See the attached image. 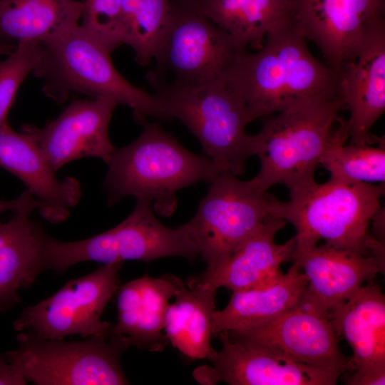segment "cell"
Segmentation results:
<instances>
[{"label":"cell","instance_id":"27","mask_svg":"<svg viewBox=\"0 0 385 385\" xmlns=\"http://www.w3.org/2000/svg\"><path fill=\"white\" fill-rule=\"evenodd\" d=\"M348 138L347 123L339 118L319 164L329 173L332 179L349 183L384 184V146L346 145Z\"/></svg>","mask_w":385,"mask_h":385},{"label":"cell","instance_id":"12","mask_svg":"<svg viewBox=\"0 0 385 385\" xmlns=\"http://www.w3.org/2000/svg\"><path fill=\"white\" fill-rule=\"evenodd\" d=\"M228 333L232 339L340 376L351 370L350 359L339 347L329 312L305 296L298 304L262 324Z\"/></svg>","mask_w":385,"mask_h":385},{"label":"cell","instance_id":"22","mask_svg":"<svg viewBox=\"0 0 385 385\" xmlns=\"http://www.w3.org/2000/svg\"><path fill=\"white\" fill-rule=\"evenodd\" d=\"M32 212H14L8 222H0V313L19 303V292L32 285L46 270L49 235L30 219Z\"/></svg>","mask_w":385,"mask_h":385},{"label":"cell","instance_id":"21","mask_svg":"<svg viewBox=\"0 0 385 385\" xmlns=\"http://www.w3.org/2000/svg\"><path fill=\"white\" fill-rule=\"evenodd\" d=\"M174 291L171 282L163 275L160 278L144 275L118 286L115 292L118 319L108 337H124L130 346L162 351L169 343L162 332Z\"/></svg>","mask_w":385,"mask_h":385},{"label":"cell","instance_id":"20","mask_svg":"<svg viewBox=\"0 0 385 385\" xmlns=\"http://www.w3.org/2000/svg\"><path fill=\"white\" fill-rule=\"evenodd\" d=\"M293 262L298 264L307 279L305 297L329 312L384 268L371 255L326 243L295 252Z\"/></svg>","mask_w":385,"mask_h":385},{"label":"cell","instance_id":"3","mask_svg":"<svg viewBox=\"0 0 385 385\" xmlns=\"http://www.w3.org/2000/svg\"><path fill=\"white\" fill-rule=\"evenodd\" d=\"M344 106L341 94L296 103L264 117L260 131L251 135L253 155L260 168L251 180L268 191L284 185L289 192L316 183L314 172L328 146Z\"/></svg>","mask_w":385,"mask_h":385},{"label":"cell","instance_id":"30","mask_svg":"<svg viewBox=\"0 0 385 385\" xmlns=\"http://www.w3.org/2000/svg\"><path fill=\"white\" fill-rule=\"evenodd\" d=\"M122 0H81L80 26L109 53L123 44Z\"/></svg>","mask_w":385,"mask_h":385},{"label":"cell","instance_id":"19","mask_svg":"<svg viewBox=\"0 0 385 385\" xmlns=\"http://www.w3.org/2000/svg\"><path fill=\"white\" fill-rule=\"evenodd\" d=\"M287 223L278 217H269L222 265L191 277L188 284L237 292L272 283L284 274L282 265L293 260L294 236L282 244L275 242V235Z\"/></svg>","mask_w":385,"mask_h":385},{"label":"cell","instance_id":"31","mask_svg":"<svg viewBox=\"0 0 385 385\" xmlns=\"http://www.w3.org/2000/svg\"><path fill=\"white\" fill-rule=\"evenodd\" d=\"M39 208L40 203L27 189L16 199L0 200V215L6 211L14 213L24 210H38Z\"/></svg>","mask_w":385,"mask_h":385},{"label":"cell","instance_id":"4","mask_svg":"<svg viewBox=\"0 0 385 385\" xmlns=\"http://www.w3.org/2000/svg\"><path fill=\"white\" fill-rule=\"evenodd\" d=\"M41 44L43 57L33 73L53 101L63 103L71 93H78L130 108L141 125L148 118L170 121L160 98L128 81L114 67L111 53L80 24Z\"/></svg>","mask_w":385,"mask_h":385},{"label":"cell","instance_id":"18","mask_svg":"<svg viewBox=\"0 0 385 385\" xmlns=\"http://www.w3.org/2000/svg\"><path fill=\"white\" fill-rule=\"evenodd\" d=\"M0 167L24 183L40 203L38 212L53 223L66 220L81 199L78 181L58 180L32 134L25 128L15 131L9 122L0 126Z\"/></svg>","mask_w":385,"mask_h":385},{"label":"cell","instance_id":"29","mask_svg":"<svg viewBox=\"0 0 385 385\" xmlns=\"http://www.w3.org/2000/svg\"><path fill=\"white\" fill-rule=\"evenodd\" d=\"M43 50L41 43H16L14 51L0 61V126L8 123V113L17 91L26 76L40 63Z\"/></svg>","mask_w":385,"mask_h":385},{"label":"cell","instance_id":"6","mask_svg":"<svg viewBox=\"0 0 385 385\" xmlns=\"http://www.w3.org/2000/svg\"><path fill=\"white\" fill-rule=\"evenodd\" d=\"M384 184L349 183L330 178L289 192V200L277 202L274 215L295 229V252L316 245L321 240L337 248L369 255L368 232L381 209Z\"/></svg>","mask_w":385,"mask_h":385},{"label":"cell","instance_id":"11","mask_svg":"<svg viewBox=\"0 0 385 385\" xmlns=\"http://www.w3.org/2000/svg\"><path fill=\"white\" fill-rule=\"evenodd\" d=\"M123 264L103 265L68 281L53 295L24 309L14 328L45 339H64L74 334L108 338L112 324L101 317L119 286Z\"/></svg>","mask_w":385,"mask_h":385},{"label":"cell","instance_id":"28","mask_svg":"<svg viewBox=\"0 0 385 385\" xmlns=\"http://www.w3.org/2000/svg\"><path fill=\"white\" fill-rule=\"evenodd\" d=\"M171 0H122L120 17L123 44L130 46L135 60L148 65L167 26Z\"/></svg>","mask_w":385,"mask_h":385},{"label":"cell","instance_id":"15","mask_svg":"<svg viewBox=\"0 0 385 385\" xmlns=\"http://www.w3.org/2000/svg\"><path fill=\"white\" fill-rule=\"evenodd\" d=\"M116 105L106 98L73 101L43 128H25L55 172L86 157L98 158L108 164L115 149L109 138L108 126Z\"/></svg>","mask_w":385,"mask_h":385},{"label":"cell","instance_id":"25","mask_svg":"<svg viewBox=\"0 0 385 385\" xmlns=\"http://www.w3.org/2000/svg\"><path fill=\"white\" fill-rule=\"evenodd\" d=\"M200 11L241 46L260 49L266 36L295 21L296 0H197Z\"/></svg>","mask_w":385,"mask_h":385},{"label":"cell","instance_id":"17","mask_svg":"<svg viewBox=\"0 0 385 385\" xmlns=\"http://www.w3.org/2000/svg\"><path fill=\"white\" fill-rule=\"evenodd\" d=\"M339 76L340 93L350 112V143L368 144L371 128L385 111V20L369 31Z\"/></svg>","mask_w":385,"mask_h":385},{"label":"cell","instance_id":"8","mask_svg":"<svg viewBox=\"0 0 385 385\" xmlns=\"http://www.w3.org/2000/svg\"><path fill=\"white\" fill-rule=\"evenodd\" d=\"M5 355L27 381L37 385L129 384L120 356L130 344L124 337H90L80 342L42 338L29 332Z\"/></svg>","mask_w":385,"mask_h":385},{"label":"cell","instance_id":"14","mask_svg":"<svg viewBox=\"0 0 385 385\" xmlns=\"http://www.w3.org/2000/svg\"><path fill=\"white\" fill-rule=\"evenodd\" d=\"M217 337L221 349L193 373L202 384L334 385L339 374L299 363L268 351L232 339L228 332Z\"/></svg>","mask_w":385,"mask_h":385},{"label":"cell","instance_id":"10","mask_svg":"<svg viewBox=\"0 0 385 385\" xmlns=\"http://www.w3.org/2000/svg\"><path fill=\"white\" fill-rule=\"evenodd\" d=\"M197 1H170L168 22L153 58V71L171 83L195 86L220 78L247 50L207 18Z\"/></svg>","mask_w":385,"mask_h":385},{"label":"cell","instance_id":"23","mask_svg":"<svg viewBox=\"0 0 385 385\" xmlns=\"http://www.w3.org/2000/svg\"><path fill=\"white\" fill-rule=\"evenodd\" d=\"M307 287L306 276L293 262L286 273L264 287L232 292L222 310L212 315V332H240L262 324L298 304Z\"/></svg>","mask_w":385,"mask_h":385},{"label":"cell","instance_id":"16","mask_svg":"<svg viewBox=\"0 0 385 385\" xmlns=\"http://www.w3.org/2000/svg\"><path fill=\"white\" fill-rule=\"evenodd\" d=\"M338 336L352 350L350 385L385 383V297L381 287L369 282L329 312Z\"/></svg>","mask_w":385,"mask_h":385},{"label":"cell","instance_id":"2","mask_svg":"<svg viewBox=\"0 0 385 385\" xmlns=\"http://www.w3.org/2000/svg\"><path fill=\"white\" fill-rule=\"evenodd\" d=\"M142 125L140 135L115 148L108 163L107 203L135 196L150 201L157 214L168 217L177 207L178 191L199 182L210 183L220 172L210 158L186 149L160 124L147 120Z\"/></svg>","mask_w":385,"mask_h":385},{"label":"cell","instance_id":"9","mask_svg":"<svg viewBox=\"0 0 385 385\" xmlns=\"http://www.w3.org/2000/svg\"><path fill=\"white\" fill-rule=\"evenodd\" d=\"M279 200L251 180L220 173L210 183L197 212L180 225L196 244L205 272L222 265L270 216Z\"/></svg>","mask_w":385,"mask_h":385},{"label":"cell","instance_id":"1","mask_svg":"<svg viewBox=\"0 0 385 385\" xmlns=\"http://www.w3.org/2000/svg\"><path fill=\"white\" fill-rule=\"evenodd\" d=\"M225 78L250 122L310 98L339 95V76L309 50L295 21L269 33L262 47L235 58Z\"/></svg>","mask_w":385,"mask_h":385},{"label":"cell","instance_id":"5","mask_svg":"<svg viewBox=\"0 0 385 385\" xmlns=\"http://www.w3.org/2000/svg\"><path fill=\"white\" fill-rule=\"evenodd\" d=\"M147 80L162 101L168 118L178 119L198 139L220 173L246 171L253 155L247 106L225 76L195 86L169 82L153 71Z\"/></svg>","mask_w":385,"mask_h":385},{"label":"cell","instance_id":"7","mask_svg":"<svg viewBox=\"0 0 385 385\" xmlns=\"http://www.w3.org/2000/svg\"><path fill=\"white\" fill-rule=\"evenodd\" d=\"M151 202L136 199L135 206L123 221L91 237L64 242L48 236L45 268L64 273L75 264L96 262L103 265L140 260L150 262L166 257L192 262L199 255L196 244L179 226L170 228L158 220Z\"/></svg>","mask_w":385,"mask_h":385},{"label":"cell","instance_id":"24","mask_svg":"<svg viewBox=\"0 0 385 385\" xmlns=\"http://www.w3.org/2000/svg\"><path fill=\"white\" fill-rule=\"evenodd\" d=\"M174 287L175 301L169 304L164 331L168 342L190 360H210L215 350L211 344L212 315L217 289L185 285L172 274H163Z\"/></svg>","mask_w":385,"mask_h":385},{"label":"cell","instance_id":"26","mask_svg":"<svg viewBox=\"0 0 385 385\" xmlns=\"http://www.w3.org/2000/svg\"><path fill=\"white\" fill-rule=\"evenodd\" d=\"M76 0H0V40L43 43L80 24Z\"/></svg>","mask_w":385,"mask_h":385},{"label":"cell","instance_id":"32","mask_svg":"<svg viewBox=\"0 0 385 385\" xmlns=\"http://www.w3.org/2000/svg\"><path fill=\"white\" fill-rule=\"evenodd\" d=\"M27 381L9 364L5 354L0 356V385H24Z\"/></svg>","mask_w":385,"mask_h":385},{"label":"cell","instance_id":"13","mask_svg":"<svg viewBox=\"0 0 385 385\" xmlns=\"http://www.w3.org/2000/svg\"><path fill=\"white\" fill-rule=\"evenodd\" d=\"M384 14L385 0H296L298 29L338 74Z\"/></svg>","mask_w":385,"mask_h":385}]
</instances>
